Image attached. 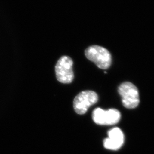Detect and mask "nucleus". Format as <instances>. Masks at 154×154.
Instances as JSON below:
<instances>
[{"instance_id":"nucleus-6","label":"nucleus","mask_w":154,"mask_h":154,"mask_svg":"<svg viewBox=\"0 0 154 154\" xmlns=\"http://www.w3.org/2000/svg\"><path fill=\"white\" fill-rule=\"evenodd\" d=\"M108 138L104 141V146L109 150H116L120 149L124 142V136L121 129L114 128L108 132Z\"/></svg>"},{"instance_id":"nucleus-4","label":"nucleus","mask_w":154,"mask_h":154,"mask_svg":"<svg viewBox=\"0 0 154 154\" xmlns=\"http://www.w3.org/2000/svg\"><path fill=\"white\" fill-rule=\"evenodd\" d=\"M98 100V95L93 91H84L81 92L74 100L73 106L75 111L78 114H84L89 108L96 104Z\"/></svg>"},{"instance_id":"nucleus-3","label":"nucleus","mask_w":154,"mask_h":154,"mask_svg":"<svg viewBox=\"0 0 154 154\" xmlns=\"http://www.w3.org/2000/svg\"><path fill=\"white\" fill-rule=\"evenodd\" d=\"M73 62L68 56H63L58 60L55 66L57 80L63 84H69L74 79Z\"/></svg>"},{"instance_id":"nucleus-5","label":"nucleus","mask_w":154,"mask_h":154,"mask_svg":"<svg viewBox=\"0 0 154 154\" xmlns=\"http://www.w3.org/2000/svg\"><path fill=\"white\" fill-rule=\"evenodd\" d=\"M93 120L96 124L100 125H113L118 123L121 114L118 110L112 109L105 111L102 109H95L93 112Z\"/></svg>"},{"instance_id":"nucleus-1","label":"nucleus","mask_w":154,"mask_h":154,"mask_svg":"<svg viewBox=\"0 0 154 154\" xmlns=\"http://www.w3.org/2000/svg\"><path fill=\"white\" fill-rule=\"evenodd\" d=\"M85 56L101 69H107L111 65V54L107 49L101 46L94 45L88 48L85 51Z\"/></svg>"},{"instance_id":"nucleus-2","label":"nucleus","mask_w":154,"mask_h":154,"mask_svg":"<svg viewBox=\"0 0 154 154\" xmlns=\"http://www.w3.org/2000/svg\"><path fill=\"white\" fill-rule=\"evenodd\" d=\"M119 93L122 97L124 106L127 109L136 108L139 104V95L137 88L132 83H122L118 88Z\"/></svg>"}]
</instances>
